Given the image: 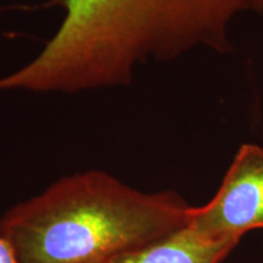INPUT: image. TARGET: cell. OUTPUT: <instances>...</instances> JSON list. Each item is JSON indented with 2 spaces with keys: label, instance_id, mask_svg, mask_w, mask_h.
I'll return each mask as SVG.
<instances>
[{
  "label": "cell",
  "instance_id": "3957f363",
  "mask_svg": "<svg viewBox=\"0 0 263 263\" xmlns=\"http://www.w3.org/2000/svg\"><path fill=\"white\" fill-rule=\"evenodd\" d=\"M188 223L210 238L235 242L263 228V147H240L216 195L193 206Z\"/></svg>",
  "mask_w": 263,
  "mask_h": 263
},
{
  "label": "cell",
  "instance_id": "7a4b0ae2",
  "mask_svg": "<svg viewBox=\"0 0 263 263\" xmlns=\"http://www.w3.org/2000/svg\"><path fill=\"white\" fill-rule=\"evenodd\" d=\"M179 194L146 193L100 170L61 177L0 218L18 263H105L188 224Z\"/></svg>",
  "mask_w": 263,
  "mask_h": 263
},
{
  "label": "cell",
  "instance_id": "5b68a950",
  "mask_svg": "<svg viewBox=\"0 0 263 263\" xmlns=\"http://www.w3.org/2000/svg\"><path fill=\"white\" fill-rule=\"evenodd\" d=\"M0 263H18L14 249L2 235H0Z\"/></svg>",
  "mask_w": 263,
  "mask_h": 263
},
{
  "label": "cell",
  "instance_id": "6da1fadb",
  "mask_svg": "<svg viewBox=\"0 0 263 263\" xmlns=\"http://www.w3.org/2000/svg\"><path fill=\"white\" fill-rule=\"evenodd\" d=\"M263 0H65L64 20L27 64L0 77V91L77 94L132 83L138 66L197 47L223 50L241 11Z\"/></svg>",
  "mask_w": 263,
  "mask_h": 263
},
{
  "label": "cell",
  "instance_id": "277c9868",
  "mask_svg": "<svg viewBox=\"0 0 263 263\" xmlns=\"http://www.w3.org/2000/svg\"><path fill=\"white\" fill-rule=\"evenodd\" d=\"M239 242L210 238L189 224L105 263H222Z\"/></svg>",
  "mask_w": 263,
  "mask_h": 263
}]
</instances>
